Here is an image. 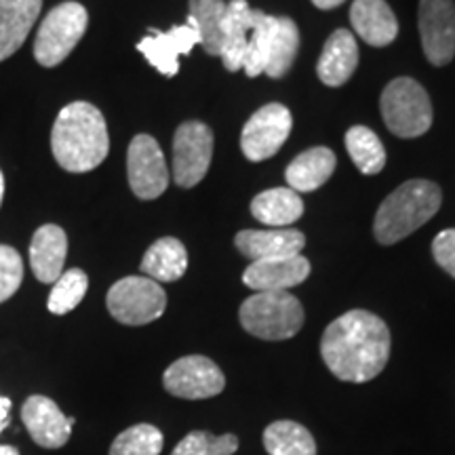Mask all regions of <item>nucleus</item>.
Returning <instances> with one entry per match:
<instances>
[{
	"instance_id": "obj_1",
	"label": "nucleus",
	"mask_w": 455,
	"mask_h": 455,
	"mask_svg": "<svg viewBox=\"0 0 455 455\" xmlns=\"http://www.w3.org/2000/svg\"><path fill=\"white\" fill-rule=\"evenodd\" d=\"M321 356L341 382L365 384L378 378L388 363L390 331L371 312L350 310L325 329Z\"/></svg>"
},
{
	"instance_id": "obj_2",
	"label": "nucleus",
	"mask_w": 455,
	"mask_h": 455,
	"mask_svg": "<svg viewBox=\"0 0 455 455\" xmlns=\"http://www.w3.org/2000/svg\"><path fill=\"white\" fill-rule=\"evenodd\" d=\"M51 150L61 169L87 173L110 152V138L101 112L89 101H74L60 112L51 131Z\"/></svg>"
},
{
	"instance_id": "obj_3",
	"label": "nucleus",
	"mask_w": 455,
	"mask_h": 455,
	"mask_svg": "<svg viewBox=\"0 0 455 455\" xmlns=\"http://www.w3.org/2000/svg\"><path fill=\"white\" fill-rule=\"evenodd\" d=\"M443 192L435 181L409 180L379 204L373 221L378 243L395 244L413 235L441 209Z\"/></svg>"
},
{
	"instance_id": "obj_4",
	"label": "nucleus",
	"mask_w": 455,
	"mask_h": 455,
	"mask_svg": "<svg viewBox=\"0 0 455 455\" xmlns=\"http://www.w3.org/2000/svg\"><path fill=\"white\" fill-rule=\"evenodd\" d=\"M238 318L244 331L266 341L289 339L304 325V308L289 291H258L243 301Z\"/></svg>"
},
{
	"instance_id": "obj_5",
	"label": "nucleus",
	"mask_w": 455,
	"mask_h": 455,
	"mask_svg": "<svg viewBox=\"0 0 455 455\" xmlns=\"http://www.w3.org/2000/svg\"><path fill=\"white\" fill-rule=\"evenodd\" d=\"M386 127L398 138H419L432 127V104L426 89L413 78H395L382 93Z\"/></svg>"
},
{
	"instance_id": "obj_6",
	"label": "nucleus",
	"mask_w": 455,
	"mask_h": 455,
	"mask_svg": "<svg viewBox=\"0 0 455 455\" xmlns=\"http://www.w3.org/2000/svg\"><path fill=\"white\" fill-rule=\"evenodd\" d=\"M89 26V13L78 3H61L49 11L34 41V57L44 68L60 66L81 43Z\"/></svg>"
},
{
	"instance_id": "obj_7",
	"label": "nucleus",
	"mask_w": 455,
	"mask_h": 455,
	"mask_svg": "<svg viewBox=\"0 0 455 455\" xmlns=\"http://www.w3.org/2000/svg\"><path fill=\"white\" fill-rule=\"evenodd\" d=\"M106 304L118 323L140 327L163 316L167 308V293L152 278L127 276L112 284Z\"/></svg>"
},
{
	"instance_id": "obj_8",
	"label": "nucleus",
	"mask_w": 455,
	"mask_h": 455,
	"mask_svg": "<svg viewBox=\"0 0 455 455\" xmlns=\"http://www.w3.org/2000/svg\"><path fill=\"white\" fill-rule=\"evenodd\" d=\"M213 131L204 123L180 124L173 138V180L181 188H195L212 167Z\"/></svg>"
},
{
	"instance_id": "obj_9",
	"label": "nucleus",
	"mask_w": 455,
	"mask_h": 455,
	"mask_svg": "<svg viewBox=\"0 0 455 455\" xmlns=\"http://www.w3.org/2000/svg\"><path fill=\"white\" fill-rule=\"evenodd\" d=\"M291 127V112L283 104H268L259 108L243 129V155L251 163L268 161V158H272L281 150L284 141H287Z\"/></svg>"
},
{
	"instance_id": "obj_10",
	"label": "nucleus",
	"mask_w": 455,
	"mask_h": 455,
	"mask_svg": "<svg viewBox=\"0 0 455 455\" xmlns=\"http://www.w3.org/2000/svg\"><path fill=\"white\" fill-rule=\"evenodd\" d=\"M129 186L141 201H155L167 190L169 169L158 141L152 135H135L127 152Z\"/></svg>"
},
{
	"instance_id": "obj_11",
	"label": "nucleus",
	"mask_w": 455,
	"mask_h": 455,
	"mask_svg": "<svg viewBox=\"0 0 455 455\" xmlns=\"http://www.w3.org/2000/svg\"><path fill=\"white\" fill-rule=\"evenodd\" d=\"M163 384L169 395L188 401H203L224 392L226 378L212 358L192 355L169 365L163 375Z\"/></svg>"
},
{
	"instance_id": "obj_12",
	"label": "nucleus",
	"mask_w": 455,
	"mask_h": 455,
	"mask_svg": "<svg viewBox=\"0 0 455 455\" xmlns=\"http://www.w3.org/2000/svg\"><path fill=\"white\" fill-rule=\"evenodd\" d=\"M418 24L426 60L432 66H447L455 55L453 0H419Z\"/></svg>"
},
{
	"instance_id": "obj_13",
	"label": "nucleus",
	"mask_w": 455,
	"mask_h": 455,
	"mask_svg": "<svg viewBox=\"0 0 455 455\" xmlns=\"http://www.w3.org/2000/svg\"><path fill=\"white\" fill-rule=\"evenodd\" d=\"M196 44H201V36L196 26L188 20L184 26L171 28L169 32L150 30L138 43V51L163 76H175L180 72V57L190 53Z\"/></svg>"
},
{
	"instance_id": "obj_14",
	"label": "nucleus",
	"mask_w": 455,
	"mask_h": 455,
	"mask_svg": "<svg viewBox=\"0 0 455 455\" xmlns=\"http://www.w3.org/2000/svg\"><path fill=\"white\" fill-rule=\"evenodd\" d=\"M21 419L34 443L44 449H60L70 441L74 418L61 413V409L47 396L34 395L28 398L21 407Z\"/></svg>"
},
{
	"instance_id": "obj_15",
	"label": "nucleus",
	"mask_w": 455,
	"mask_h": 455,
	"mask_svg": "<svg viewBox=\"0 0 455 455\" xmlns=\"http://www.w3.org/2000/svg\"><path fill=\"white\" fill-rule=\"evenodd\" d=\"M310 276V261L304 255L253 261L243 275V283L258 291H289Z\"/></svg>"
},
{
	"instance_id": "obj_16",
	"label": "nucleus",
	"mask_w": 455,
	"mask_h": 455,
	"mask_svg": "<svg viewBox=\"0 0 455 455\" xmlns=\"http://www.w3.org/2000/svg\"><path fill=\"white\" fill-rule=\"evenodd\" d=\"M358 66V44L355 34L350 30H335L327 38L323 47L321 60H318L316 74L321 83L327 87H341L350 81Z\"/></svg>"
},
{
	"instance_id": "obj_17",
	"label": "nucleus",
	"mask_w": 455,
	"mask_h": 455,
	"mask_svg": "<svg viewBox=\"0 0 455 455\" xmlns=\"http://www.w3.org/2000/svg\"><path fill=\"white\" fill-rule=\"evenodd\" d=\"M235 243L244 258L259 261L299 255L306 247V236L299 230H243Z\"/></svg>"
},
{
	"instance_id": "obj_18",
	"label": "nucleus",
	"mask_w": 455,
	"mask_h": 455,
	"mask_svg": "<svg viewBox=\"0 0 455 455\" xmlns=\"http://www.w3.org/2000/svg\"><path fill=\"white\" fill-rule=\"evenodd\" d=\"M66 255L68 236L60 226L47 224L34 232L30 243V264L38 281L51 284L64 275Z\"/></svg>"
},
{
	"instance_id": "obj_19",
	"label": "nucleus",
	"mask_w": 455,
	"mask_h": 455,
	"mask_svg": "<svg viewBox=\"0 0 455 455\" xmlns=\"http://www.w3.org/2000/svg\"><path fill=\"white\" fill-rule=\"evenodd\" d=\"M350 21L358 36L371 47H386L398 34L396 15L386 0H355Z\"/></svg>"
},
{
	"instance_id": "obj_20",
	"label": "nucleus",
	"mask_w": 455,
	"mask_h": 455,
	"mask_svg": "<svg viewBox=\"0 0 455 455\" xmlns=\"http://www.w3.org/2000/svg\"><path fill=\"white\" fill-rule=\"evenodd\" d=\"M41 9L43 0H0V61L26 43Z\"/></svg>"
},
{
	"instance_id": "obj_21",
	"label": "nucleus",
	"mask_w": 455,
	"mask_h": 455,
	"mask_svg": "<svg viewBox=\"0 0 455 455\" xmlns=\"http://www.w3.org/2000/svg\"><path fill=\"white\" fill-rule=\"evenodd\" d=\"M255 20V9L247 0H230L224 17V44H221V60L226 70L236 72L243 68L244 51H247L249 34H251Z\"/></svg>"
},
{
	"instance_id": "obj_22",
	"label": "nucleus",
	"mask_w": 455,
	"mask_h": 455,
	"mask_svg": "<svg viewBox=\"0 0 455 455\" xmlns=\"http://www.w3.org/2000/svg\"><path fill=\"white\" fill-rule=\"evenodd\" d=\"M338 158L329 148H312V150L301 152L295 161L287 167V184L291 190L298 192H315L327 180L331 178Z\"/></svg>"
},
{
	"instance_id": "obj_23",
	"label": "nucleus",
	"mask_w": 455,
	"mask_h": 455,
	"mask_svg": "<svg viewBox=\"0 0 455 455\" xmlns=\"http://www.w3.org/2000/svg\"><path fill=\"white\" fill-rule=\"evenodd\" d=\"M253 218L264 226H291L304 213V201L291 188H272L261 192L251 203Z\"/></svg>"
},
{
	"instance_id": "obj_24",
	"label": "nucleus",
	"mask_w": 455,
	"mask_h": 455,
	"mask_svg": "<svg viewBox=\"0 0 455 455\" xmlns=\"http://www.w3.org/2000/svg\"><path fill=\"white\" fill-rule=\"evenodd\" d=\"M188 270V253L181 241L173 236L158 238L141 259V272L156 283L180 281Z\"/></svg>"
},
{
	"instance_id": "obj_25",
	"label": "nucleus",
	"mask_w": 455,
	"mask_h": 455,
	"mask_svg": "<svg viewBox=\"0 0 455 455\" xmlns=\"http://www.w3.org/2000/svg\"><path fill=\"white\" fill-rule=\"evenodd\" d=\"M228 3L224 0H190L188 20L196 26L204 53L220 57L224 44V17Z\"/></svg>"
},
{
	"instance_id": "obj_26",
	"label": "nucleus",
	"mask_w": 455,
	"mask_h": 455,
	"mask_svg": "<svg viewBox=\"0 0 455 455\" xmlns=\"http://www.w3.org/2000/svg\"><path fill=\"white\" fill-rule=\"evenodd\" d=\"M299 49V30L289 17H275L268 49V64L266 72L270 78H283L291 70L295 55Z\"/></svg>"
},
{
	"instance_id": "obj_27",
	"label": "nucleus",
	"mask_w": 455,
	"mask_h": 455,
	"mask_svg": "<svg viewBox=\"0 0 455 455\" xmlns=\"http://www.w3.org/2000/svg\"><path fill=\"white\" fill-rule=\"evenodd\" d=\"M264 447L270 455H316V443L308 428L291 419L270 424L264 432Z\"/></svg>"
},
{
	"instance_id": "obj_28",
	"label": "nucleus",
	"mask_w": 455,
	"mask_h": 455,
	"mask_svg": "<svg viewBox=\"0 0 455 455\" xmlns=\"http://www.w3.org/2000/svg\"><path fill=\"white\" fill-rule=\"evenodd\" d=\"M346 150L355 167L365 175H378L386 164V150L378 135L367 127H352L346 133Z\"/></svg>"
},
{
	"instance_id": "obj_29",
	"label": "nucleus",
	"mask_w": 455,
	"mask_h": 455,
	"mask_svg": "<svg viewBox=\"0 0 455 455\" xmlns=\"http://www.w3.org/2000/svg\"><path fill=\"white\" fill-rule=\"evenodd\" d=\"M272 24H275V15L264 13V11H255L253 28H251V34H249L247 51H244V61H243V70L247 76L255 78L266 72Z\"/></svg>"
},
{
	"instance_id": "obj_30",
	"label": "nucleus",
	"mask_w": 455,
	"mask_h": 455,
	"mask_svg": "<svg viewBox=\"0 0 455 455\" xmlns=\"http://www.w3.org/2000/svg\"><path fill=\"white\" fill-rule=\"evenodd\" d=\"M89 289V276L84 275L81 268H70L66 270L57 281L53 283V289L49 293L47 308L53 315H68L81 304L84 293Z\"/></svg>"
},
{
	"instance_id": "obj_31",
	"label": "nucleus",
	"mask_w": 455,
	"mask_h": 455,
	"mask_svg": "<svg viewBox=\"0 0 455 455\" xmlns=\"http://www.w3.org/2000/svg\"><path fill=\"white\" fill-rule=\"evenodd\" d=\"M163 432L152 424L131 426L116 436L110 455H158L163 451Z\"/></svg>"
},
{
	"instance_id": "obj_32",
	"label": "nucleus",
	"mask_w": 455,
	"mask_h": 455,
	"mask_svg": "<svg viewBox=\"0 0 455 455\" xmlns=\"http://www.w3.org/2000/svg\"><path fill=\"white\" fill-rule=\"evenodd\" d=\"M238 449L235 435L215 436L212 432L195 430L180 441L171 455H232Z\"/></svg>"
},
{
	"instance_id": "obj_33",
	"label": "nucleus",
	"mask_w": 455,
	"mask_h": 455,
	"mask_svg": "<svg viewBox=\"0 0 455 455\" xmlns=\"http://www.w3.org/2000/svg\"><path fill=\"white\" fill-rule=\"evenodd\" d=\"M24 281V261L9 244H0V304L13 298Z\"/></svg>"
},
{
	"instance_id": "obj_34",
	"label": "nucleus",
	"mask_w": 455,
	"mask_h": 455,
	"mask_svg": "<svg viewBox=\"0 0 455 455\" xmlns=\"http://www.w3.org/2000/svg\"><path fill=\"white\" fill-rule=\"evenodd\" d=\"M432 255L447 275L455 278V228L443 230L432 243Z\"/></svg>"
},
{
	"instance_id": "obj_35",
	"label": "nucleus",
	"mask_w": 455,
	"mask_h": 455,
	"mask_svg": "<svg viewBox=\"0 0 455 455\" xmlns=\"http://www.w3.org/2000/svg\"><path fill=\"white\" fill-rule=\"evenodd\" d=\"M9 411H11V401L7 396H0V432L9 426Z\"/></svg>"
},
{
	"instance_id": "obj_36",
	"label": "nucleus",
	"mask_w": 455,
	"mask_h": 455,
	"mask_svg": "<svg viewBox=\"0 0 455 455\" xmlns=\"http://www.w3.org/2000/svg\"><path fill=\"white\" fill-rule=\"evenodd\" d=\"M341 3H344V0H312V4H315V7H318V9H323V11L339 7Z\"/></svg>"
},
{
	"instance_id": "obj_37",
	"label": "nucleus",
	"mask_w": 455,
	"mask_h": 455,
	"mask_svg": "<svg viewBox=\"0 0 455 455\" xmlns=\"http://www.w3.org/2000/svg\"><path fill=\"white\" fill-rule=\"evenodd\" d=\"M0 455H20V451L11 445H0Z\"/></svg>"
},
{
	"instance_id": "obj_38",
	"label": "nucleus",
	"mask_w": 455,
	"mask_h": 455,
	"mask_svg": "<svg viewBox=\"0 0 455 455\" xmlns=\"http://www.w3.org/2000/svg\"><path fill=\"white\" fill-rule=\"evenodd\" d=\"M3 196H4V178H3V171H0V204H3Z\"/></svg>"
}]
</instances>
